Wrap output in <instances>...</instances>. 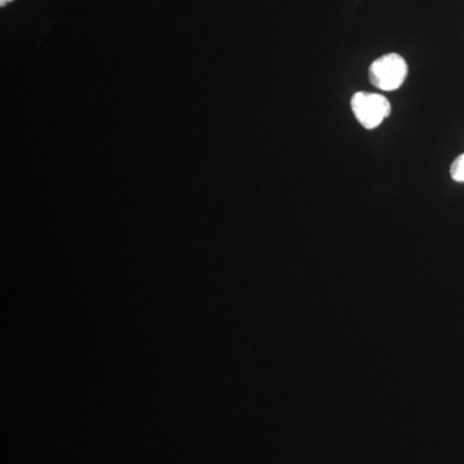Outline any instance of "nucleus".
<instances>
[{"instance_id":"obj_1","label":"nucleus","mask_w":464,"mask_h":464,"mask_svg":"<svg viewBox=\"0 0 464 464\" xmlns=\"http://www.w3.org/2000/svg\"><path fill=\"white\" fill-rule=\"evenodd\" d=\"M408 76V63L398 53L384 54L374 61L369 69L371 83L378 90L392 92L404 84Z\"/></svg>"},{"instance_id":"obj_2","label":"nucleus","mask_w":464,"mask_h":464,"mask_svg":"<svg viewBox=\"0 0 464 464\" xmlns=\"http://www.w3.org/2000/svg\"><path fill=\"white\" fill-rule=\"evenodd\" d=\"M351 109L359 123L366 130L380 127L391 114V103L386 97L378 93L357 92L351 100Z\"/></svg>"},{"instance_id":"obj_4","label":"nucleus","mask_w":464,"mask_h":464,"mask_svg":"<svg viewBox=\"0 0 464 464\" xmlns=\"http://www.w3.org/2000/svg\"><path fill=\"white\" fill-rule=\"evenodd\" d=\"M9 2H12V0H0V5H2V7H5V5H7V3Z\"/></svg>"},{"instance_id":"obj_3","label":"nucleus","mask_w":464,"mask_h":464,"mask_svg":"<svg viewBox=\"0 0 464 464\" xmlns=\"http://www.w3.org/2000/svg\"><path fill=\"white\" fill-rule=\"evenodd\" d=\"M450 176L456 182H464V154L459 155L451 164Z\"/></svg>"}]
</instances>
